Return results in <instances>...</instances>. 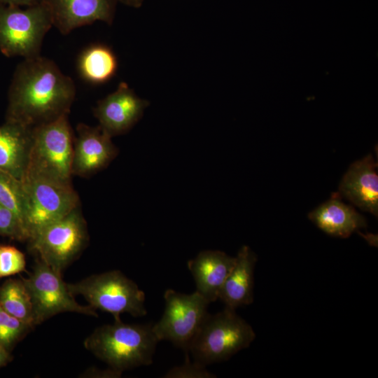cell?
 Masks as SVG:
<instances>
[{"mask_svg": "<svg viewBox=\"0 0 378 378\" xmlns=\"http://www.w3.org/2000/svg\"><path fill=\"white\" fill-rule=\"evenodd\" d=\"M10 359L9 351L0 344V367L6 365Z\"/></svg>", "mask_w": 378, "mask_h": 378, "instance_id": "cell-28", "label": "cell"}, {"mask_svg": "<svg viewBox=\"0 0 378 378\" xmlns=\"http://www.w3.org/2000/svg\"><path fill=\"white\" fill-rule=\"evenodd\" d=\"M22 280L31 296L34 326L62 312H75L98 317L90 305L78 304L62 275L37 257L33 270Z\"/></svg>", "mask_w": 378, "mask_h": 378, "instance_id": "cell-9", "label": "cell"}, {"mask_svg": "<svg viewBox=\"0 0 378 378\" xmlns=\"http://www.w3.org/2000/svg\"><path fill=\"white\" fill-rule=\"evenodd\" d=\"M372 155L349 167L339 186L338 194L360 209L378 216V175Z\"/></svg>", "mask_w": 378, "mask_h": 378, "instance_id": "cell-14", "label": "cell"}, {"mask_svg": "<svg viewBox=\"0 0 378 378\" xmlns=\"http://www.w3.org/2000/svg\"><path fill=\"white\" fill-rule=\"evenodd\" d=\"M152 326L115 321L97 328L85 338L84 346L110 368L121 372L149 365L159 342Z\"/></svg>", "mask_w": 378, "mask_h": 378, "instance_id": "cell-2", "label": "cell"}, {"mask_svg": "<svg viewBox=\"0 0 378 378\" xmlns=\"http://www.w3.org/2000/svg\"><path fill=\"white\" fill-rule=\"evenodd\" d=\"M0 204L16 216L27 237L25 229L27 199L23 183L22 180L1 170H0Z\"/></svg>", "mask_w": 378, "mask_h": 378, "instance_id": "cell-21", "label": "cell"}, {"mask_svg": "<svg viewBox=\"0 0 378 378\" xmlns=\"http://www.w3.org/2000/svg\"><path fill=\"white\" fill-rule=\"evenodd\" d=\"M235 257L220 251H203L188 262L196 291L209 303L218 299L223 285L230 272Z\"/></svg>", "mask_w": 378, "mask_h": 378, "instance_id": "cell-15", "label": "cell"}, {"mask_svg": "<svg viewBox=\"0 0 378 378\" xmlns=\"http://www.w3.org/2000/svg\"><path fill=\"white\" fill-rule=\"evenodd\" d=\"M149 102L139 97L125 83L98 101L94 115L99 126L111 137L129 131L141 118Z\"/></svg>", "mask_w": 378, "mask_h": 378, "instance_id": "cell-11", "label": "cell"}, {"mask_svg": "<svg viewBox=\"0 0 378 378\" xmlns=\"http://www.w3.org/2000/svg\"><path fill=\"white\" fill-rule=\"evenodd\" d=\"M0 307L11 316L35 326L31 296L22 279H9L2 284Z\"/></svg>", "mask_w": 378, "mask_h": 378, "instance_id": "cell-20", "label": "cell"}, {"mask_svg": "<svg viewBox=\"0 0 378 378\" xmlns=\"http://www.w3.org/2000/svg\"><path fill=\"white\" fill-rule=\"evenodd\" d=\"M68 115L32 129L25 175H38L71 183L74 136Z\"/></svg>", "mask_w": 378, "mask_h": 378, "instance_id": "cell-4", "label": "cell"}, {"mask_svg": "<svg viewBox=\"0 0 378 378\" xmlns=\"http://www.w3.org/2000/svg\"><path fill=\"white\" fill-rule=\"evenodd\" d=\"M255 338L251 326L235 309L225 307L220 312L206 314L188 352L194 361L206 366L228 360L248 348Z\"/></svg>", "mask_w": 378, "mask_h": 378, "instance_id": "cell-3", "label": "cell"}, {"mask_svg": "<svg viewBox=\"0 0 378 378\" xmlns=\"http://www.w3.org/2000/svg\"><path fill=\"white\" fill-rule=\"evenodd\" d=\"M32 129L6 121L0 126V170L22 180L28 167Z\"/></svg>", "mask_w": 378, "mask_h": 378, "instance_id": "cell-18", "label": "cell"}, {"mask_svg": "<svg viewBox=\"0 0 378 378\" xmlns=\"http://www.w3.org/2000/svg\"><path fill=\"white\" fill-rule=\"evenodd\" d=\"M163 314L152 330L160 341L167 340L188 352L190 344L209 313V302L198 292L185 294L173 289L164 293Z\"/></svg>", "mask_w": 378, "mask_h": 378, "instance_id": "cell-10", "label": "cell"}, {"mask_svg": "<svg viewBox=\"0 0 378 378\" xmlns=\"http://www.w3.org/2000/svg\"><path fill=\"white\" fill-rule=\"evenodd\" d=\"M0 236L24 241L27 234L16 216L0 204Z\"/></svg>", "mask_w": 378, "mask_h": 378, "instance_id": "cell-25", "label": "cell"}, {"mask_svg": "<svg viewBox=\"0 0 378 378\" xmlns=\"http://www.w3.org/2000/svg\"><path fill=\"white\" fill-rule=\"evenodd\" d=\"M186 360L183 365L170 369L164 378H214L216 376L206 369V366L195 361L191 362L188 352H186Z\"/></svg>", "mask_w": 378, "mask_h": 378, "instance_id": "cell-24", "label": "cell"}, {"mask_svg": "<svg viewBox=\"0 0 378 378\" xmlns=\"http://www.w3.org/2000/svg\"><path fill=\"white\" fill-rule=\"evenodd\" d=\"M74 137L72 175L87 177L106 167L118 150L111 136L99 125L79 123Z\"/></svg>", "mask_w": 378, "mask_h": 378, "instance_id": "cell-12", "label": "cell"}, {"mask_svg": "<svg viewBox=\"0 0 378 378\" xmlns=\"http://www.w3.org/2000/svg\"><path fill=\"white\" fill-rule=\"evenodd\" d=\"M24 255L12 246H0V277L8 276L25 270Z\"/></svg>", "mask_w": 378, "mask_h": 378, "instance_id": "cell-23", "label": "cell"}, {"mask_svg": "<svg viewBox=\"0 0 378 378\" xmlns=\"http://www.w3.org/2000/svg\"><path fill=\"white\" fill-rule=\"evenodd\" d=\"M33 327L11 316L0 307V344L8 351Z\"/></svg>", "mask_w": 378, "mask_h": 378, "instance_id": "cell-22", "label": "cell"}, {"mask_svg": "<svg viewBox=\"0 0 378 378\" xmlns=\"http://www.w3.org/2000/svg\"><path fill=\"white\" fill-rule=\"evenodd\" d=\"M67 286L74 296L81 295L92 308L111 314L115 321L124 313L134 317L147 314L144 292L119 270L92 274Z\"/></svg>", "mask_w": 378, "mask_h": 378, "instance_id": "cell-5", "label": "cell"}, {"mask_svg": "<svg viewBox=\"0 0 378 378\" xmlns=\"http://www.w3.org/2000/svg\"><path fill=\"white\" fill-rule=\"evenodd\" d=\"M256 262V255L248 246H243L238 251L218 296L225 307L236 309L253 303Z\"/></svg>", "mask_w": 378, "mask_h": 378, "instance_id": "cell-16", "label": "cell"}, {"mask_svg": "<svg viewBox=\"0 0 378 378\" xmlns=\"http://www.w3.org/2000/svg\"><path fill=\"white\" fill-rule=\"evenodd\" d=\"M53 26L48 7L41 2L0 8V50L6 56L40 55L45 35Z\"/></svg>", "mask_w": 378, "mask_h": 378, "instance_id": "cell-7", "label": "cell"}, {"mask_svg": "<svg viewBox=\"0 0 378 378\" xmlns=\"http://www.w3.org/2000/svg\"><path fill=\"white\" fill-rule=\"evenodd\" d=\"M42 0H0L4 4L11 6H28L41 2Z\"/></svg>", "mask_w": 378, "mask_h": 378, "instance_id": "cell-27", "label": "cell"}, {"mask_svg": "<svg viewBox=\"0 0 378 378\" xmlns=\"http://www.w3.org/2000/svg\"><path fill=\"white\" fill-rule=\"evenodd\" d=\"M118 59L113 51L104 44H93L83 50L78 59L80 76L92 84H103L116 74Z\"/></svg>", "mask_w": 378, "mask_h": 378, "instance_id": "cell-19", "label": "cell"}, {"mask_svg": "<svg viewBox=\"0 0 378 378\" xmlns=\"http://www.w3.org/2000/svg\"><path fill=\"white\" fill-rule=\"evenodd\" d=\"M29 249L62 275L89 241L87 223L79 206L46 225L28 240Z\"/></svg>", "mask_w": 378, "mask_h": 378, "instance_id": "cell-6", "label": "cell"}, {"mask_svg": "<svg viewBox=\"0 0 378 378\" xmlns=\"http://www.w3.org/2000/svg\"><path fill=\"white\" fill-rule=\"evenodd\" d=\"M50 12L53 26L63 34L96 21L111 24L116 0H43Z\"/></svg>", "mask_w": 378, "mask_h": 378, "instance_id": "cell-13", "label": "cell"}, {"mask_svg": "<svg viewBox=\"0 0 378 378\" xmlns=\"http://www.w3.org/2000/svg\"><path fill=\"white\" fill-rule=\"evenodd\" d=\"M76 86L52 60L25 58L10 87L6 121L33 129L69 115Z\"/></svg>", "mask_w": 378, "mask_h": 378, "instance_id": "cell-1", "label": "cell"}, {"mask_svg": "<svg viewBox=\"0 0 378 378\" xmlns=\"http://www.w3.org/2000/svg\"><path fill=\"white\" fill-rule=\"evenodd\" d=\"M126 6L133 7V8H139L144 0H116Z\"/></svg>", "mask_w": 378, "mask_h": 378, "instance_id": "cell-29", "label": "cell"}, {"mask_svg": "<svg viewBox=\"0 0 378 378\" xmlns=\"http://www.w3.org/2000/svg\"><path fill=\"white\" fill-rule=\"evenodd\" d=\"M337 192L328 201L308 214L311 220L325 233L337 237L346 238L354 232L365 228L367 222L354 207L341 200Z\"/></svg>", "mask_w": 378, "mask_h": 378, "instance_id": "cell-17", "label": "cell"}, {"mask_svg": "<svg viewBox=\"0 0 378 378\" xmlns=\"http://www.w3.org/2000/svg\"><path fill=\"white\" fill-rule=\"evenodd\" d=\"M122 372L108 368L106 370H99L92 368L86 370L82 377H98V378H118L120 377Z\"/></svg>", "mask_w": 378, "mask_h": 378, "instance_id": "cell-26", "label": "cell"}, {"mask_svg": "<svg viewBox=\"0 0 378 378\" xmlns=\"http://www.w3.org/2000/svg\"><path fill=\"white\" fill-rule=\"evenodd\" d=\"M22 181L27 199V240L46 225L80 206L78 195L71 183L34 174H26Z\"/></svg>", "mask_w": 378, "mask_h": 378, "instance_id": "cell-8", "label": "cell"}]
</instances>
